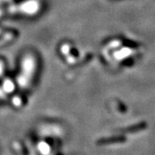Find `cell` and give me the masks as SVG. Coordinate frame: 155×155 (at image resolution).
Masks as SVG:
<instances>
[{"mask_svg": "<svg viewBox=\"0 0 155 155\" xmlns=\"http://www.w3.org/2000/svg\"><path fill=\"white\" fill-rule=\"evenodd\" d=\"M38 148L40 150V152H41V153H42L43 155L49 154L50 147L46 142H43V141L40 142L38 145Z\"/></svg>", "mask_w": 155, "mask_h": 155, "instance_id": "1", "label": "cell"}]
</instances>
